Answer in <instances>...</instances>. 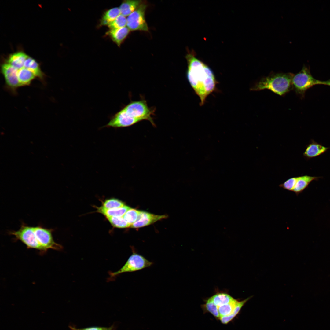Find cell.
<instances>
[{
    "mask_svg": "<svg viewBox=\"0 0 330 330\" xmlns=\"http://www.w3.org/2000/svg\"><path fill=\"white\" fill-rule=\"evenodd\" d=\"M188 68L187 77L196 94L199 97L200 105H203L207 96L214 91L217 83L212 69L197 58L193 53L186 56Z\"/></svg>",
    "mask_w": 330,
    "mask_h": 330,
    "instance_id": "6da1fadb",
    "label": "cell"
},
{
    "mask_svg": "<svg viewBox=\"0 0 330 330\" xmlns=\"http://www.w3.org/2000/svg\"><path fill=\"white\" fill-rule=\"evenodd\" d=\"M294 74L292 73H270L255 83L250 90L268 89L279 95L284 96L292 90V79Z\"/></svg>",
    "mask_w": 330,
    "mask_h": 330,
    "instance_id": "7a4b0ae2",
    "label": "cell"
},
{
    "mask_svg": "<svg viewBox=\"0 0 330 330\" xmlns=\"http://www.w3.org/2000/svg\"><path fill=\"white\" fill-rule=\"evenodd\" d=\"M321 81L313 76L309 68L304 65L299 72L294 74L292 79V90L303 98L307 90L315 85H320Z\"/></svg>",
    "mask_w": 330,
    "mask_h": 330,
    "instance_id": "3957f363",
    "label": "cell"
},
{
    "mask_svg": "<svg viewBox=\"0 0 330 330\" xmlns=\"http://www.w3.org/2000/svg\"><path fill=\"white\" fill-rule=\"evenodd\" d=\"M9 233L13 236L15 240L23 243L28 248L35 249L42 252L46 251L37 241L33 226L22 223L18 230L10 231Z\"/></svg>",
    "mask_w": 330,
    "mask_h": 330,
    "instance_id": "277c9868",
    "label": "cell"
},
{
    "mask_svg": "<svg viewBox=\"0 0 330 330\" xmlns=\"http://www.w3.org/2000/svg\"><path fill=\"white\" fill-rule=\"evenodd\" d=\"M123 108L131 117L140 121L148 120L155 125L152 117L154 110L148 107L145 100L131 101Z\"/></svg>",
    "mask_w": 330,
    "mask_h": 330,
    "instance_id": "5b68a950",
    "label": "cell"
},
{
    "mask_svg": "<svg viewBox=\"0 0 330 330\" xmlns=\"http://www.w3.org/2000/svg\"><path fill=\"white\" fill-rule=\"evenodd\" d=\"M153 263L143 256L133 252L124 265L118 271L110 273V276L115 277L124 273L131 272L141 270L151 266Z\"/></svg>",
    "mask_w": 330,
    "mask_h": 330,
    "instance_id": "8992f818",
    "label": "cell"
},
{
    "mask_svg": "<svg viewBox=\"0 0 330 330\" xmlns=\"http://www.w3.org/2000/svg\"><path fill=\"white\" fill-rule=\"evenodd\" d=\"M147 6L146 2H142L139 6L127 18V27L130 31H148L149 28L145 19Z\"/></svg>",
    "mask_w": 330,
    "mask_h": 330,
    "instance_id": "52a82bcc",
    "label": "cell"
},
{
    "mask_svg": "<svg viewBox=\"0 0 330 330\" xmlns=\"http://www.w3.org/2000/svg\"><path fill=\"white\" fill-rule=\"evenodd\" d=\"M18 70L7 62L1 66V72L4 77L6 88L12 93H16L20 87L17 77Z\"/></svg>",
    "mask_w": 330,
    "mask_h": 330,
    "instance_id": "ba28073f",
    "label": "cell"
},
{
    "mask_svg": "<svg viewBox=\"0 0 330 330\" xmlns=\"http://www.w3.org/2000/svg\"><path fill=\"white\" fill-rule=\"evenodd\" d=\"M140 121L129 115L123 108L113 115L108 123L104 127L114 128L127 127Z\"/></svg>",
    "mask_w": 330,
    "mask_h": 330,
    "instance_id": "9c48e42d",
    "label": "cell"
},
{
    "mask_svg": "<svg viewBox=\"0 0 330 330\" xmlns=\"http://www.w3.org/2000/svg\"><path fill=\"white\" fill-rule=\"evenodd\" d=\"M166 218L167 216L165 215H156L145 211H140L138 219L130 227L135 228L143 227Z\"/></svg>",
    "mask_w": 330,
    "mask_h": 330,
    "instance_id": "30bf717a",
    "label": "cell"
},
{
    "mask_svg": "<svg viewBox=\"0 0 330 330\" xmlns=\"http://www.w3.org/2000/svg\"><path fill=\"white\" fill-rule=\"evenodd\" d=\"M130 31L126 26L121 28L109 29L106 32V35L118 46H120Z\"/></svg>",
    "mask_w": 330,
    "mask_h": 330,
    "instance_id": "8fae6325",
    "label": "cell"
},
{
    "mask_svg": "<svg viewBox=\"0 0 330 330\" xmlns=\"http://www.w3.org/2000/svg\"><path fill=\"white\" fill-rule=\"evenodd\" d=\"M328 148L312 140L306 147L303 155L306 158L310 159L324 153Z\"/></svg>",
    "mask_w": 330,
    "mask_h": 330,
    "instance_id": "7c38bea8",
    "label": "cell"
},
{
    "mask_svg": "<svg viewBox=\"0 0 330 330\" xmlns=\"http://www.w3.org/2000/svg\"><path fill=\"white\" fill-rule=\"evenodd\" d=\"M28 57L23 52H17L11 54L6 62L19 70L24 67V63Z\"/></svg>",
    "mask_w": 330,
    "mask_h": 330,
    "instance_id": "4fadbf2b",
    "label": "cell"
},
{
    "mask_svg": "<svg viewBox=\"0 0 330 330\" xmlns=\"http://www.w3.org/2000/svg\"><path fill=\"white\" fill-rule=\"evenodd\" d=\"M24 67L32 72L37 78L44 82L45 75L42 71L39 64L35 59L28 56L24 63Z\"/></svg>",
    "mask_w": 330,
    "mask_h": 330,
    "instance_id": "5bb4252c",
    "label": "cell"
},
{
    "mask_svg": "<svg viewBox=\"0 0 330 330\" xmlns=\"http://www.w3.org/2000/svg\"><path fill=\"white\" fill-rule=\"evenodd\" d=\"M142 2L141 0H127L123 1L119 8L121 14L127 17L135 11Z\"/></svg>",
    "mask_w": 330,
    "mask_h": 330,
    "instance_id": "9a60e30c",
    "label": "cell"
},
{
    "mask_svg": "<svg viewBox=\"0 0 330 330\" xmlns=\"http://www.w3.org/2000/svg\"><path fill=\"white\" fill-rule=\"evenodd\" d=\"M17 77L20 87L29 85L37 78L33 72L24 67L18 70Z\"/></svg>",
    "mask_w": 330,
    "mask_h": 330,
    "instance_id": "2e32d148",
    "label": "cell"
},
{
    "mask_svg": "<svg viewBox=\"0 0 330 330\" xmlns=\"http://www.w3.org/2000/svg\"><path fill=\"white\" fill-rule=\"evenodd\" d=\"M319 177L307 175L298 177V179L292 192L297 195L302 192L313 180L318 179Z\"/></svg>",
    "mask_w": 330,
    "mask_h": 330,
    "instance_id": "e0dca14e",
    "label": "cell"
},
{
    "mask_svg": "<svg viewBox=\"0 0 330 330\" xmlns=\"http://www.w3.org/2000/svg\"><path fill=\"white\" fill-rule=\"evenodd\" d=\"M131 208L124 205L123 207L112 209H107L101 206L98 207L97 211L107 217H121Z\"/></svg>",
    "mask_w": 330,
    "mask_h": 330,
    "instance_id": "ac0fdd59",
    "label": "cell"
},
{
    "mask_svg": "<svg viewBox=\"0 0 330 330\" xmlns=\"http://www.w3.org/2000/svg\"><path fill=\"white\" fill-rule=\"evenodd\" d=\"M120 14V10L118 7L112 8L107 10L101 19L100 25L108 26Z\"/></svg>",
    "mask_w": 330,
    "mask_h": 330,
    "instance_id": "d6986e66",
    "label": "cell"
},
{
    "mask_svg": "<svg viewBox=\"0 0 330 330\" xmlns=\"http://www.w3.org/2000/svg\"><path fill=\"white\" fill-rule=\"evenodd\" d=\"M218 307L227 304L234 299L227 293H217L210 298Z\"/></svg>",
    "mask_w": 330,
    "mask_h": 330,
    "instance_id": "ffe728a7",
    "label": "cell"
},
{
    "mask_svg": "<svg viewBox=\"0 0 330 330\" xmlns=\"http://www.w3.org/2000/svg\"><path fill=\"white\" fill-rule=\"evenodd\" d=\"M252 297V296H251L244 300L240 301H238L232 314L227 316L221 317L219 319L221 323L226 324L231 321L239 313L244 304Z\"/></svg>",
    "mask_w": 330,
    "mask_h": 330,
    "instance_id": "44dd1931",
    "label": "cell"
},
{
    "mask_svg": "<svg viewBox=\"0 0 330 330\" xmlns=\"http://www.w3.org/2000/svg\"><path fill=\"white\" fill-rule=\"evenodd\" d=\"M238 301L234 299L230 303L218 307V311L220 317L232 314Z\"/></svg>",
    "mask_w": 330,
    "mask_h": 330,
    "instance_id": "7402d4cb",
    "label": "cell"
},
{
    "mask_svg": "<svg viewBox=\"0 0 330 330\" xmlns=\"http://www.w3.org/2000/svg\"><path fill=\"white\" fill-rule=\"evenodd\" d=\"M202 306L203 310L205 312L210 313L216 318H220L218 307L214 303L210 298L206 300L205 303Z\"/></svg>",
    "mask_w": 330,
    "mask_h": 330,
    "instance_id": "603a6c76",
    "label": "cell"
},
{
    "mask_svg": "<svg viewBox=\"0 0 330 330\" xmlns=\"http://www.w3.org/2000/svg\"><path fill=\"white\" fill-rule=\"evenodd\" d=\"M108 220L112 225L114 227L118 228H126L130 226L131 225L127 222L123 217H107Z\"/></svg>",
    "mask_w": 330,
    "mask_h": 330,
    "instance_id": "cb8c5ba5",
    "label": "cell"
},
{
    "mask_svg": "<svg viewBox=\"0 0 330 330\" xmlns=\"http://www.w3.org/2000/svg\"><path fill=\"white\" fill-rule=\"evenodd\" d=\"M127 24L126 17L120 14L107 26L110 29L124 27L127 26Z\"/></svg>",
    "mask_w": 330,
    "mask_h": 330,
    "instance_id": "d4e9b609",
    "label": "cell"
},
{
    "mask_svg": "<svg viewBox=\"0 0 330 330\" xmlns=\"http://www.w3.org/2000/svg\"><path fill=\"white\" fill-rule=\"evenodd\" d=\"M140 211L130 208L123 216L125 220L131 226L138 219Z\"/></svg>",
    "mask_w": 330,
    "mask_h": 330,
    "instance_id": "484cf974",
    "label": "cell"
},
{
    "mask_svg": "<svg viewBox=\"0 0 330 330\" xmlns=\"http://www.w3.org/2000/svg\"><path fill=\"white\" fill-rule=\"evenodd\" d=\"M124 204L121 200L115 198L106 200L103 203L102 207L107 209L117 208L124 206Z\"/></svg>",
    "mask_w": 330,
    "mask_h": 330,
    "instance_id": "4316f807",
    "label": "cell"
},
{
    "mask_svg": "<svg viewBox=\"0 0 330 330\" xmlns=\"http://www.w3.org/2000/svg\"><path fill=\"white\" fill-rule=\"evenodd\" d=\"M298 179V177L290 178L284 183L279 185V187L283 189L290 191H293Z\"/></svg>",
    "mask_w": 330,
    "mask_h": 330,
    "instance_id": "83f0119b",
    "label": "cell"
},
{
    "mask_svg": "<svg viewBox=\"0 0 330 330\" xmlns=\"http://www.w3.org/2000/svg\"><path fill=\"white\" fill-rule=\"evenodd\" d=\"M69 327L72 330H115V328L112 326L108 327L93 326L80 329L77 328L72 326H69Z\"/></svg>",
    "mask_w": 330,
    "mask_h": 330,
    "instance_id": "f1b7e54d",
    "label": "cell"
},
{
    "mask_svg": "<svg viewBox=\"0 0 330 330\" xmlns=\"http://www.w3.org/2000/svg\"><path fill=\"white\" fill-rule=\"evenodd\" d=\"M320 85H327L330 86V79L325 81H321Z\"/></svg>",
    "mask_w": 330,
    "mask_h": 330,
    "instance_id": "f546056e",
    "label": "cell"
}]
</instances>
